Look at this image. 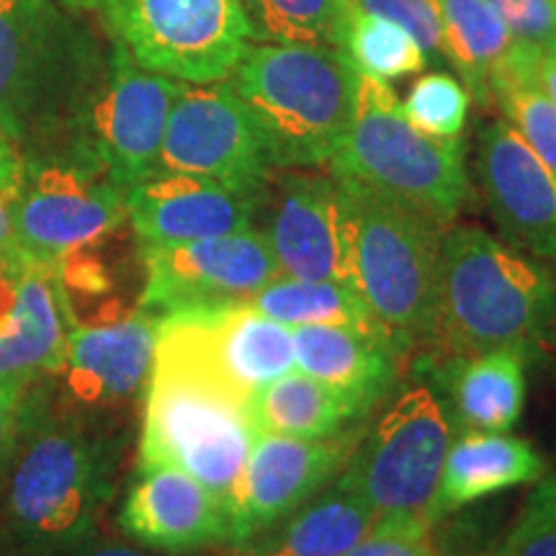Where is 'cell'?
Listing matches in <instances>:
<instances>
[{"mask_svg":"<svg viewBox=\"0 0 556 556\" xmlns=\"http://www.w3.org/2000/svg\"><path fill=\"white\" fill-rule=\"evenodd\" d=\"M351 3L368 16L402 26L428 58L443 54V24L438 0H351Z\"/></svg>","mask_w":556,"mask_h":556,"instance_id":"cell-32","label":"cell"},{"mask_svg":"<svg viewBox=\"0 0 556 556\" xmlns=\"http://www.w3.org/2000/svg\"><path fill=\"white\" fill-rule=\"evenodd\" d=\"M345 556H441L430 544V533L379 531L374 528Z\"/></svg>","mask_w":556,"mask_h":556,"instance_id":"cell-34","label":"cell"},{"mask_svg":"<svg viewBox=\"0 0 556 556\" xmlns=\"http://www.w3.org/2000/svg\"><path fill=\"white\" fill-rule=\"evenodd\" d=\"M0 266H9V268L24 266L18 242H16V232H13L11 206L3 197H0Z\"/></svg>","mask_w":556,"mask_h":556,"instance_id":"cell-39","label":"cell"},{"mask_svg":"<svg viewBox=\"0 0 556 556\" xmlns=\"http://www.w3.org/2000/svg\"><path fill=\"white\" fill-rule=\"evenodd\" d=\"M477 176L507 245L556 270V173L510 122L497 119L482 129Z\"/></svg>","mask_w":556,"mask_h":556,"instance_id":"cell-17","label":"cell"},{"mask_svg":"<svg viewBox=\"0 0 556 556\" xmlns=\"http://www.w3.org/2000/svg\"><path fill=\"white\" fill-rule=\"evenodd\" d=\"M261 232L274 250L281 276L356 283L353 204L332 170L283 173L268 199V219Z\"/></svg>","mask_w":556,"mask_h":556,"instance_id":"cell-13","label":"cell"},{"mask_svg":"<svg viewBox=\"0 0 556 556\" xmlns=\"http://www.w3.org/2000/svg\"><path fill=\"white\" fill-rule=\"evenodd\" d=\"M21 173H24V157L9 139L0 135V197L5 201L16 197Z\"/></svg>","mask_w":556,"mask_h":556,"instance_id":"cell-37","label":"cell"},{"mask_svg":"<svg viewBox=\"0 0 556 556\" xmlns=\"http://www.w3.org/2000/svg\"><path fill=\"white\" fill-rule=\"evenodd\" d=\"M229 86L245 103L276 170L330 165L348 135L358 70L338 47L250 45Z\"/></svg>","mask_w":556,"mask_h":556,"instance_id":"cell-3","label":"cell"},{"mask_svg":"<svg viewBox=\"0 0 556 556\" xmlns=\"http://www.w3.org/2000/svg\"><path fill=\"white\" fill-rule=\"evenodd\" d=\"M407 119L433 137H458L469 114V90L446 73L426 75L402 103Z\"/></svg>","mask_w":556,"mask_h":556,"instance_id":"cell-31","label":"cell"},{"mask_svg":"<svg viewBox=\"0 0 556 556\" xmlns=\"http://www.w3.org/2000/svg\"><path fill=\"white\" fill-rule=\"evenodd\" d=\"M539 86L556 106V45L539 54Z\"/></svg>","mask_w":556,"mask_h":556,"instance_id":"cell-40","label":"cell"},{"mask_svg":"<svg viewBox=\"0 0 556 556\" xmlns=\"http://www.w3.org/2000/svg\"><path fill=\"white\" fill-rule=\"evenodd\" d=\"M250 307L287 328L307 325H379L356 283L278 276L250 299Z\"/></svg>","mask_w":556,"mask_h":556,"instance_id":"cell-28","label":"cell"},{"mask_svg":"<svg viewBox=\"0 0 556 556\" xmlns=\"http://www.w3.org/2000/svg\"><path fill=\"white\" fill-rule=\"evenodd\" d=\"M402 348L381 325H307L294 328V364L338 389L368 415L397 381Z\"/></svg>","mask_w":556,"mask_h":556,"instance_id":"cell-21","label":"cell"},{"mask_svg":"<svg viewBox=\"0 0 556 556\" xmlns=\"http://www.w3.org/2000/svg\"><path fill=\"white\" fill-rule=\"evenodd\" d=\"M343 52L358 73L377 80L405 78L428 65V54L402 26L358 9L353 13Z\"/></svg>","mask_w":556,"mask_h":556,"instance_id":"cell-30","label":"cell"},{"mask_svg":"<svg viewBox=\"0 0 556 556\" xmlns=\"http://www.w3.org/2000/svg\"><path fill=\"white\" fill-rule=\"evenodd\" d=\"M160 317L137 307L131 315L106 323H73L65 356L45 381L54 402L80 413L137 400L148 389L155 366Z\"/></svg>","mask_w":556,"mask_h":556,"instance_id":"cell-15","label":"cell"},{"mask_svg":"<svg viewBox=\"0 0 556 556\" xmlns=\"http://www.w3.org/2000/svg\"><path fill=\"white\" fill-rule=\"evenodd\" d=\"M155 364L204 381L229 400H245L291 371L294 330L263 317L248 302L189 307L157 323Z\"/></svg>","mask_w":556,"mask_h":556,"instance_id":"cell-9","label":"cell"},{"mask_svg":"<svg viewBox=\"0 0 556 556\" xmlns=\"http://www.w3.org/2000/svg\"><path fill=\"white\" fill-rule=\"evenodd\" d=\"M139 67L180 83L229 80L255 39L242 0H101Z\"/></svg>","mask_w":556,"mask_h":556,"instance_id":"cell-8","label":"cell"},{"mask_svg":"<svg viewBox=\"0 0 556 556\" xmlns=\"http://www.w3.org/2000/svg\"><path fill=\"white\" fill-rule=\"evenodd\" d=\"M24 3H29V0H0V11H16Z\"/></svg>","mask_w":556,"mask_h":556,"instance_id":"cell-42","label":"cell"},{"mask_svg":"<svg viewBox=\"0 0 556 556\" xmlns=\"http://www.w3.org/2000/svg\"><path fill=\"white\" fill-rule=\"evenodd\" d=\"M18 433V400L0 389V484L9 471Z\"/></svg>","mask_w":556,"mask_h":556,"instance_id":"cell-36","label":"cell"},{"mask_svg":"<svg viewBox=\"0 0 556 556\" xmlns=\"http://www.w3.org/2000/svg\"><path fill=\"white\" fill-rule=\"evenodd\" d=\"M242 409L255 433L291 438H338L364 420L345 394L299 368L255 389Z\"/></svg>","mask_w":556,"mask_h":556,"instance_id":"cell-25","label":"cell"},{"mask_svg":"<svg viewBox=\"0 0 556 556\" xmlns=\"http://www.w3.org/2000/svg\"><path fill=\"white\" fill-rule=\"evenodd\" d=\"M454 422L430 384L405 389L368 430L338 484L377 518L379 531L430 533Z\"/></svg>","mask_w":556,"mask_h":556,"instance_id":"cell-6","label":"cell"},{"mask_svg":"<svg viewBox=\"0 0 556 556\" xmlns=\"http://www.w3.org/2000/svg\"><path fill=\"white\" fill-rule=\"evenodd\" d=\"M255 435L240 402L176 368L152 366L144 389L139 464L178 467L208 486L232 516Z\"/></svg>","mask_w":556,"mask_h":556,"instance_id":"cell-7","label":"cell"},{"mask_svg":"<svg viewBox=\"0 0 556 556\" xmlns=\"http://www.w3.org/2000/svg\"><path fill=\"white\" fill-rule=\"evenodd\" d=\"M124 206L139 245H165L255 227L261 199L212 178L157 170L124 191Z\"/></svg>","mask_w":556,"mask_h":556,"instance_id":"cell-19","label":"cell"},{"mask_svg":"<svg viewBox=\"0 0 556 556\" xmlns=\"http://www.w3.org/2000/svg\"><path fill=\"white\" fill-rule=\"evenodd\" d=\"M144 291L139 307L163 317L189 307L250 302L281 276L266 235L258 227L217 238L139 245Z\"/></svg>","mask_w":556,"mask_h":556,"instance_id":"cell-12","label":"cell"},{"mask_svg":"<svg viewBox=\"0 0 556 556\" xmlns=\"http://www.w3.org/2000/svg\"><path fill=\"white\" fill-rule=\"evenodd\" d=\"M377 526L374 513L353 492L336 484L304 503L274 536L253 546L245 556H345Z\"/></svg>","mask_w":556,"mask_h":556,"instance_id":"cell-26","label":"cell"},{"mask_svg":"<svg viewBox=\"0 0 556 556\" xmlns=\"http://www.w3.org/2000/svg\"><path fill=\"white\" fill-rule=\"evenodd\" d=\"M119 526L139 546L165 554L235 544L227 505L199 479L170 464H137Z\"/></svg>","mask_w":556,"mask_h":556,"instance_id":"cell-18","label":"cell"},{"mask_svg":"<svg viewBox=\"0 0 556 556\" xmlns=\"http://www.w3.org/2000/svg\"><path fill=\"white\" fill-rule=\"evenodd\" d=\"M556 319L554 270L475 225L443 232L435 338L451 356L520 348L531 356Z\"/></svg>","mask_w":556,"mask_h":556,"instance_id":"cell-2","label":"cell"},{"mask_svg":"<svg viewBox=\"0 0 556 556\" xmlns=\"http://www.w3.org/2000/svg\"><path fill=\"white\" fill-rule=\"evenodd\" d=\"M255 39L328 45L343 50L356 5L351 0H242Z\"/></svg>","mask_w":556,"mask_h":556,"instance_id":"cell-29","label":"cell"},{"mask_svg":"<svg viewBox=\"0 0 556 556\" xmlns=\"http://www.w3.org/2000/svg\"><path fill=\"white\" fill-rule=\"evenodd\" d=\"M73 323L58 270L24 263L16 276V307L0 328V389L21 402L39 379L58 371Z\"/></svg>","mask_w":556,"mask_h":556,"instance_id":"cell-20","label":"cell"},{"mask_svg":"<svg viewBox=\"0 0 556 556\" xmlns=\"http://www.w3.org/2000/svg\"><path fill=\"white\" fill-rule=\"evenodd\" d=\"M340 180L353 204L356 287L368 309L402 353L433 340L446 225L356 180Z\"/></svg>","mask_w":556,"mask_h":556,"instance_id":"cell-5","label":"cell"},{"mask_svg":"<svg viewBox=\"0 0 556 556\" xmlns=\"http://www.w3.org/2000/svg\"><path fill=\"white\" fill-rule=\"evenodd\" d=\"M513 41L546 50L556 45V0H490Z\"/></svg>","mask_w":556,"mask_h":556,"instance_id":"cell-33","label":"cell"},{"mask_svg":"<svg viewBox=\"0 0 556 556\" xmlns=\"http://www.w3.org/2000/svg\"><path fill=\"white\" fill-rule=\"evenodd\" d=\"M526 518H556V471L548 477H541L536 490L528 497Z\"/></svg>","mask_w":556,"mask_h":556,"instance_id":"cell-38","label":"cell"},{"mask_svg":"<svg viewBox=\"0 0 556 556\" xmlns=\"http://www.w3.org/2000/svg\"><path fill=\"white\" fill-rule=\"evenodd\" d=\"M70 11H101V0H62Z\"/></svg>","mask_w":556,"mask_h":556,"instance_id":"cell-41","label":"cell"},{"mask_svg":"<svg viewBox=\"0 0 556 556\" xmlns=\"http://www.w3.org/2000/svg\"><path fill=\"white\" fill-rule=\"evenodd\" d=\"M497 556H556V518L520 516Z\"/></svg>","mask_w":556,"mask_h":556,"instance_id":"cell-35","label":"cell"},{"mask_svg":"<svg viewBox=\"0 0 556 556\" xmlns=\"http://www.w3.org/2000/svg\"><path fill=\"white\" fill-rule=\"evenodd\" d=\"M443 24V58L464 78L471 99L486 103L490 78L513 50L510 31L490 0H438Z\"/></svg>","mask_w":556,"mask_h":556,"instance_id":"cell-27","label":"cell"},{"mask_svg":"<svg viewBox=\"0 0 556 556\" xmlns=\"http://www.w3.org/2000/svg\"><path fill=\"white\" fill-rule=\"evenodd\" d=\"M526 361L520 348L451 356L435 371L448 415L464 433H507L526 407Z\"/></svg>","mask_w":556,"mask_h":556,"instance_id":"cell-22","label":"cell"},{"mask_svg":"<svg viewBox=\"0 0 556 556\" xmlns=\"http://www.w3.org/2000/svg\"><path fill=\"white\" fill-rule=\"evenodd\" d=\"M180 86L139 67L127 47L116 45L106 86L88 109L83 155L101 165L122 191L160 170L165 124Z\"/></svg>","mask_w":556,"mask_h":556,"instance_id":"cell-14","label":"cell"},{"mask_svg":"<svg viewBox=\"0 0 556 556\" xmlns=\"http://www.w3.org/2000/svg\"><path fill=\"white\" fill-rule=\"evenodd\" d=\"M116 462L119 438L101 413L62 407L37 381L18 402L16 448L0 484V556H50L96 539Z\"/></svg>","mask_w":556,"mask_h":556,"instance_id":"cell-1","label":"cell"},{"mask_svg":"<svg viewBox=\"0 0 556 556\" xmlns=\"http://www.w3.org/2000/svg\"><path fill=\"white\" fill-rule=\"evenodd\" d=\"M160 170L212 178L261 199L270 180L266 144L229 83H184L165 124Z\"/></svg>","mask_w":556,"mask_h":556,"instance_id":"cell-11","label":"cell"},{"mask_svg":"<svg viewBox=\"0 0 556 556\" xmlns=\"http://www.w3.org/2000/svg\"><path fill=\"white\" fill-rule=\"evenodd\" d=\"M356 446L353 430L338 438L255 435L232 503L235 544H248L309 503Z\"/></svg>","mask_w":556,"mask_h":556,"instance_id":"cell-16","label":"cell"},{"mask_svg":"<svg viewBox=\"0 0 556 556\" xmlns=\"http://www.w3.org/2000/svg\"><path fill=\"white\" fill-rule=\"evenodd\" d=\"M21 261L58 268L127 222L124 191L86 157H24L9 201Z\"/></svg>","mask_w":556,"mask_h":556,"instance_id":"cell-10","label":"cell"},{"mask_svg":"<svg viewBox=\"0 0 556 556\" xmlns=\"http://www.w3.org/2000/svg\"><path fill=\"white\" fill-rule=\"evenodd\" d=\"M330 170L405 201L443 225L454 222L471 197L462 139L417 129L389 83L364 73H358L351 127Z\"/></svg>","mask_w":556,"mask_h":556,"instance_id":"cell-4","label":"cell"},{"mask_svg":"<svg viewBox=\"0 0 556 556\" xmlns=\"http://www.w3.org/2000/svg\"><path fill=\"white\" fill-rule=\"evenodd\" d=\"M45 3L0 11V135L13 148L50 127L54 101L41 73L39 26Z\"/></svg>","mask_w":556,"mask_h":556,"instance_id":"cell-23","label":"cell"},{"mask_svg":"<svg viewBox=\"0 0 556 556\" xmlns=\"http://www.w3.org/2000/svg\"><path fill=\"white\" fill-rule=\"evenodd\" d=\"M544 471V458L523 438L507 433H464L451 441L443 464L435 497L438 518L510 486L539 482Z\"/></svg>","mask_w":556,"mask_h":556,"instance_id":"cell-24","label":"cell"}]
</instances>
